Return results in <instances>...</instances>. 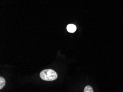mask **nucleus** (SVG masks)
I'll list each match as a JSON object with an SVG mask.
<instances>
[{"mask_svg":"<svg viewBox=\"0 0 123 92\" xmlns=\"http://www.w3.org/2000/svg\"><path fill=\"white\" fill-rule=\"evenodd\" d=\"M40 77L45 81H53L57 78V74L53 69H46L40 72Z\"/></svg>","mask_w":123,"mask_h":92,"instance_id":"1","label":"nucleus"},{"mask_svg":"<svg viewBox=\"0 0 123 92\" xmlns=\"http://www.w3.org/2000/svg\"><path fill=\"white\" fill-rule=\"evenodd\" d=\"M76 26L74 24H70L67 26V30L69 33H74L76 31Z\"/></svg>","mask_w":123,"mask_h":92,"instance_id":"2","label":"nucleus"},{"mask_svg":"<svg viewBox=\"0 0 123 92\" xmlns=\"http://www.w3.org/2000/svg\"><path fill=\"white\" fill-rule=\"evenodd\" d=\"M5 84L6 80H5V78L2 77H0V89H2L3 87L5 86Z\"/></svg>","mask_w":123,"mask_h":92,"instance_id":"3","label":"nucleus"},{"mask_svg":"<svg viewBox=\"0 0 123 92\" xmlns=\"http://www.w3.org/2000/svg\"><path fill=\"white\" fill-rule=\"evenodd\" d=\"M83 92H93V88L91 86H87L84 89Z\"/></svg>","mask_w":123,"mask_h":92,"instance_id":"4","label":"nucleus"}]
</instances>
